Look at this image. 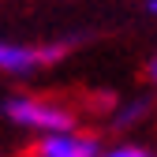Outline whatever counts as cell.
Here are the masks:
<instances>
[{
	"instance_id": "6da1fadb",
	"label": "cell",
	"mask_w": 157,
	"mask_h": 157,
	"mask_svg": "<svg viewBox=\"0 0 157 157\" xmlns=\"http://www.w3.org/2000/svg\"><path fill=\"white\" fill-rule=\"evenodd\" d=\"M0 116H4V124L11 131H23L30 139L78 127V112L67 101H60V97H52V94H34V90L8 94L4 101H0Z\"/></svg>"
},
{
	"instance_id": "7a4b0ae2",
	"label": "cell",
	"mask_w": 157,
	"mask_h": 157,
	"mask_svg": "<svg viewBox=\"0 0 157 157\" xmlns=\"http://www.w3.org/2000/svg\"><path fill=\"white\" fill-rule=\"evenodd\" d=\"M75 41H19V37H0V75L8 78H30L67 60Z\"/></svg>"
},
{
	"instance_id": "3957f363",
	"label": "cell",
	"mask_w": 157,
	"mask_h": 157,
	"mask_svg": "<svg viewBox=\"0 0 157 157\" xmlns=\"http://www.w3.org/2000/svg\"><path fill=\"white\" fill-rule=\"evenodd\" d=\"M97 150H101V139L78 124V127H67V131L37 135L26 153L30 157H94Z\"/></svg>"
},
{
	"instance_id": "277c9868",
	"label": "cell",
	"mask_w": 157,
	"mask_h": 157,
	"mask_svg": "<svg viewBox=\"0 0 157 157\" xmlns=\"http://www.w3.org/2000/svg\"><path fill=\"white\" fill-rule=\"evenodd\" d=\"M150 116H153V97H146V94H127V97H120V101H112V109H109V127L112 131H135V127H142Z\"/></svg>"
},
{
	"instance_id": "5b68a950",
	"label": "cell",
	"mask_w": 157,
	"mask_h": 157,
	"mask_svg": "<svg viewBox=\"0 0 157 157\" xmlns=\"http://www.w3.org/2000/svg\"><path fill=\"white\" fill-rule=\"evenodd\" d=\"M94 157H157V146L139 142V139H116V142H101Z\"/></svg>"
},
{
	"instance_id": "8992f818",
	"label": "cell",
	"mask_w": 157,
	"mask_h": 157,
	"mask_svg": "<svg viewBox=\"0 0 157 157\" xmlns=\"http://www.w3.org/2000/svg\"><path fill=\"white\" fill-rule=\"evenodd\" d=\"M142 75H146V86L157 94V52L146 56V64H142Z\"/></svg>"
},
{
	"instance_id": "52a82bcc",
	"label": "cell",
	"mask_w": 157,
	"mask_h": 157,
	"mask_svg": "<svg viewBox=\"0 0 157 157\" xmlns=\"http://www.w3.org/2000/svg\"><path fill=\"white\" fill-rule=\"evenodd\" d=\"M142 11H146L150 19H157V0H142Z\"/></svg>"
},
{
	"instance_id": "ba28073f",
	"label": "cell",
	"mask_w": 157,
	"mask_h": 157,
	"mask_svg": "<svg viewBox=\"0 0 157 157\" xmlns=\"http://www.w3.org/2000/svg\"><path fill=\"white\" fill-rule=\"evenodd\" d=\"M0 157H4V153H0Z\"/></svg>"
},
{
	"instance_id": "9c48e42d",
	"label": "cell",
	"mask_w": 157,
	"mask_h": 157,
	"mask_svg": "<svg viewBox=\"0 0 157 157\" xmlns=\"http://www.w3.org/2000/svg\"><path fill=\"white\" fill-rule=\"evenodd\" d=\"M26 157H30V153H26Z\"/></svg>"
}]
</instances>
